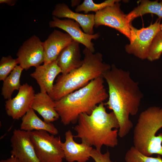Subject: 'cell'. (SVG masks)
<instances>
[{
	"label": "cell",
	"instance_id": "6da1fadb",
	"mask_svg": "<svg viewBox=\"0 0 162 162\" xmlns=\"http://www.w3.org/2000/svg\"><path fill=\"white\" fill-rule=\"evenodd\" d=\"M103 77L108 87V100L104 105L115 114L119 124L118 136L123 138L133 127L129 116L137 113L143 94L138 82L131 78L129 72L114 64Z\"/></svg>",
	"mask_w": 162,
	"mask_h": 162
},
{
	"label": "cell",
	"instance_id": "7a4b0ae2",
	"mask_svg": "<svg viewBox=\"0 0 162 162\" xmlns=\"http://www.w3.org/2000/svg\"><path fill=\"white\" fill-rule=\"evenodd\" d=\"M104 102L98 105L90 114H81L74 128L75 138L101 150L103 146L113 148L118 144L119 124L112 112H107Z\"/></svg>",
	"mask_w": 162,
	"mask_h": 162
},
{
	"label": "cell",
	"instance_id": "3957f363",
	"mask_svg": "<svg viewBox=\"0 0 162 162\" xmlns=\"http://www.w3.org/2000/svg\"><path fill=\"white\" fill-rule=\"evenodd\" d=\"M103 76L55 101V109L61 122L67 125L77 122L82 113L90 114L99 104L108 98Z\"/></svg>",
	"mask_w": 162,
	"mask_h": 162
},
{
	"label": "cell",
	"instance_id": "277c9868",
	"mask_svg": "<svg viewBox=\"0 0 162 162\" xmlns=\"http://www.w3.org/2000/svg\"><path fill=\"white\" fill-rule=\"evenodd\" d=\"M82 65L69 73L58 76L49 96L55 101L84 86L92 80L103 76L111 66L103 62L102 55L86 48L83 51Z\"/></svg>",
	"mask_w": 162,
	"mask_h": 162
},
{
	"label": "cell",
	"instance_id": "5b68a950",
	"mask_svg": "<svg viewBox=\"0 0 162 162\" xmlns=\"http://www.w3.org/2000/svg\"><path fill=\"white\" fill-rule=\"evenodd\" d=\"M162 107L152 106L140 113L133 131L134 146L143 154L162 156Z\"/></svg>",
	"mask_w": 162,
	"mask_h": 162
},
{
	"label": "cell",
	"instance_id": "8992f818",
	"mask_svg": "<svg viewBox=\"0 0 162 162\" xmlns=\"http://www.w3.org/2000/svg\"><path fill=\"white\" fill-rule=\"evenodd\" d=\"M30 137L40 162H62L64 156L60 137L44 130L30 132Z\"/></svg>",
	"mask_w": 162,
	"mask_h": 162
},
{
	"label": "cell",
	"instance_id": "52a82bcc",
	"mask_svg": "<svg viewBox=\"0 0 162 162\" xmlns=\"http://www.w3.org/2000/svg\"><path fill=\"white\" fill-rule=\"evenodd\" d=\"M160 20L159 18L153 24L140 29L131 24L130 43L125 46L126 52L141 59H147L152 41L160 31Z\"/></svg>",
	"mask_w": 162,
	"mask_h": 162
},
{
	"label": "cell",
	"instance_id": "ba28073f",
	"mask_svg": "<svg viewBox=\"0 0 162 162\" xmlns=\"http://www.w3.org/2000/svg\"><path fill=\"white\" fill-rule=\"evenodd\" d=\"M120 1L95 13L94 26L97 28L103 25L114 28L125 35L130 40L131 23L128 22L126 15L121 10Z\"/></svg>",
	"mask_w": 162,
	"mask_h": 162
},
{
	"label": "cell",
	"instance_id": "9c48e42d",
	"mask_svg": "<svg viewBox=\"0 0 162 162\" xmlns=\"http://www.w3.org/2000/svg\"><path fill=\"white\" fill-rule=\"evenodd\" d=\"M16 56L18 64L23 70L41 65L44 60L43 42L37 35H32L23 42Z\"/></svg>",
	"mask_w": 162,
	"mask_h": 162
},
{
	"label": "cell",
	"instance_id": "30bf717a",
	"mask_svg": "<svg viewBox=\"0 0 162 162\" xmlns=\"http://www.w3.org/2000/svg\"><path fill=\"white\" fill-rule=\"evenodd\" d=\"M11 156L20 162H40L30 137V132L14 129L10 139Z\"/></svg>",
	"mask_w": 162,
	"mask_h": 162
},
{
	"label": "cell",
	"instance_id": "8fae6325",
	"mask_svg": "<svg viewBox=\"0 0 162 162\" xmlns=\"http://www.w3.org/2000/svg\"><path fill=\"white\" fill-rule=\"evenodd\" d=\"M35 94L31 86L27 83L21 85L16 96L5 101L7 115L14 120L22 118L32 108Z\"/></svg>",
	"mask_w": 162,
	"mask_h": 162
},
{
	"label": "cell",
	"instance_id": "7c38bea8",
	"mask_svg": "<svg viewBox=\"0 0 162 162\" xmlns=\"http://www.w3.org/2000/svg\"><path fill=\"white\" fill-rule=\"evenodd\" d=\"M50 28L57 27L66 32L73 40L85 46L86 48L93 53L95 51L94 44L92 40H96L100 36L99 33L90 35L85 33L80 28V25L77 22L70 19L61 20L53 16L52 20L49 22Z\"/></svg>",
	"mask_w": 162,
	"mask_h": 162
},
{
	"label": "cell",
	"instance_id": "4fadbf2b",
	"mask_svg": "<svg viewBox=\"0 0 162 162\" xmlns=\"http://www.w3.org/2000/svg\"><path fill=\"white\" fill-rule=\"evenodd\" d=\"M64 135L65 141L62 143V148L66 160L68 162H86L88 160L92 147L82 142H76L70 130L66 131Z\"/></svg>",
	"mask_w": 162,
	"mask_h": 162
},
{
	"label": "cell",
	"instance_id": "5bb4252c",
	"mask_svg": "<svg viewBox=\"0 0 162 162\" xmlns=\"http://www.w3.org/2000/svg\"><path fill=\"white\" fill-rule=\"evenodd\" d=\"M73 40L67 33L54 29L43 42L44 64L56 61L62 50Z\"/></svg>",
	"mask_w": 162,
	"mask_h": 162
},
{
	"label": "cell",
	"instance_id": "9a60e30c",
	"mask_svg": "<svg viewBox=\"0 0 162 162\" xmlns=\"http://www.w3.org/2000/svg\"><path fill=\"white\" fill-rule=\"evenodd\" d=\"M52 15L59 19L68 18L78 22L83 32L89 34H94L95 14H83L74 12L64 3L56 4Z\"/></svg>",
	"mask_w": 162,
	"mask_h": 162
},
{
	"label": "cell",
	"instance_id": "2e32d148",
	"mask_svg": "<svg viewBox=\"0 0 162 162\" xmlns=\"http://www.w3.org/2000/svg\"><path fill=\"white\" fill-rule=\"evenodd\" d=\"M35 68L30 76L36 80L40 92L50 94L53 87L55 79L62 73L56 60L47 64H44Z\"/></svg>",
	"mask_w": 162,
	"mask_h": 162
},
{
	"label": "cell",
	"instance_id": "e0dca14e",
	"mask_svg": "<svg viewBox=\"0 0 162 162\" xmlns=\"http://www.w3.org/2000/svg\"><path fill=\"white\" fill-rule=\"evenodd\" d=\"M79 43L73 40L60 52L56 61L62 71V74H68L82 64L83 60Z\"/></svg>",
	"mask_w": 162,
	"mask_h": 162
},
{
	"label": "cell",
	"instance_id": "ac0fdd59",
	"mask_svg": "<svg viewBox=\"0 0 162 162\" xmlns=\"http://www.w3.org/2000/svg\"><path fill=\"white\" fill-rule=\"evenodd\" d=\"M55 106V101L48 94L40 92L35 94L32 108L43 117L44 121L52 123L59 118Z\"/></svg>",
	"mask_w": 162,
	"mask_h": 162
},
{
	"label": "cell",
	"instance_id": "d6986e66",
	"mask_svg": "<svg viewBox=\"0 0 162 162\" xmlns=\"http://www.w3.org/2000/svg\"><path fill=\"white\" fill-rule=\"evenodd\" d=\"M20 129L30 132L44 130L54 135L58 133V129L52 123H48L42 120L32 108L22 117Z\"/></svg>",
	"mask_w": 162,
	"mask_h": 162
},
{
	"label": "cell",
	"instance_id": "ffe728a7",
	"mask_svg": "<svg viewBox=\"0 0 162 162\" xmlns=\"http://www.w3.org/2000/svg\"><path fill=\"white\" fill-rule=\"evenodd\" d=\"M23 70L19 65H17L3 81L1 94L4 99L7 100L11 98L14 91L20 89L21 85L20 79Z\"/></svg>",
	"mask_w": 162,
	"mask_h": 162
},
{
	"label": "cell",
	"instance_id": "44dd1931",
	"mask_svg": "<svg viewBox=\"0 0 162 162\" xmlns=\"http://www.w3.org/2000/svg\"><path fill=\"white\" fill-rule=\"evenodd\" d=\"M140 4L133 10L126 15L128 22L131 23L135 18L147 14H156L162 10V1H154L147 0H140Z\"/></svg>",
	"mask_w": 162,
	"mask_h": 162
},
{
	"label": "cell",
	"instance_id": "7402d4cb",
	"mask_svg": "<svg viewBox=\"0 0 162 162\" xmlns=\"http://www.w3.org/2000/svg\"><path fill=\"white\" fill-rule=\"evenodd\" d=\"M118 1L107 0L100 3H95L92 0H84L82 4L77 6L75 11L78 13L83 11L86 14L91 11L96 13L106 7L113 5Z\"/></svg>",
	"mask_w": 162,
	"mask_h": 162
},
{
	"label": "cell",
	"instance_id": "603a6c76",
	"mask_svg": "<svg viewBox=\"0 0 162 162\" xmlns=\"http://www.w3.org/2000/svg\"><path fill=\"white\" fill-rule=\"evenodd\" d=\"M125 162H162L161 156L156 157L145 155L139 152L133 146L128 150L124 157Z\"/></svg>",
	"mask_w": 162,
	"mask_h": 162
},
{
	"label": "cell",
	"instance_id": "cb8c5ba5",
	"mask_svg": "<svg viewBox=\"0 0 162 162\" xmlns=\"http://www.w3.org/2000/svg\"><path fill=\"white\" fill-rule=\"evenodd\" d=\"M18 64L16 58L10 55L2 56L0 61V80L3 81Z\"/></svg>",
	"mask_w": 162,
	"mask_h": 162
},
{
	"label": "cell",
	"instance_id": "d4e9b609",
	"mask_svg": "<svg viewBox=\"0 0 162 162\" xmlns=\"http://www.w3.org/2000/svg\"><path fill=\"white\" fill-rule=\"evenodd\" d=\"M162 54V31H160L153 39L150 47L147 59L153 61L159 59Z\"/></svg>",
	"mask_w": 162,
	"mask_h": 162
},
{
	"label": "cell",
	"instance_id": "484cf974",
	"mask_svg": "<svg viewBox=\"0 0 162 162\" xmlns=\"http://www.w3.org/2000/svg\"><path fill=\"white\" fill-rule=\"evenodd\" d=\"M90 156L95 162H116L111 160L110 153L108 150L104 153H102L101 150L93 148Z\"/></svg>",
	"mask_w": 162,
	"mask_h": 162
},
{
	"label": "cell",
	"instance_id": "4316f807",
	"mask_svg": "<svg viewBox=\"0 0 162 162\" xmlns=\"http://www.w3.org/2000/svg\"><path fill=\"white\" fill-rule=\"evenodd\" d=\"M16 0H0V3H5L10 6H13L16 3Z\"/></svg>",
	"mask_w": 162,
	"mask_h": 162
},
{
	"label": "cell",
	"instance_id": "83f0119b",
	"mask_svg": "<svg viewBox=\"0 0 162 162\" xmlns=\"http://www.w3.org/2000/svg\"><path fill=\"white\" fill-rule=\"evenodd\" d=\"M0 162H20L14 157L11 156L10 157L5 159L2 160Z\"/></svg>",
	"mask_w": 162,
	"mask_h": 162
},
{
	"label": "cell",
	"instance_id": "f1b7e54d",
	"mask_svg": "<svg viewBox=\"0 0 162 162\" xmlns=\"http://www.w3.org/2000/svg\"><path fill=\"white\" fill-rule=\"evenodd\" d=\"M80 2V0H71V4L72 7H74L78 5V6Z\"/></svg>",
	"mask_w": 162,
	"mask_h": 162
},
{
	"label": "cell",
	"instance_id": "f546056e",
	"mask_svg": "<svg viewBox=\"0 0 162 162\" xmlns=\"http://www.w3.org/2000/svg\"><path fill=\"white\" fill-rule=\"evenodd\" d=\"M156 15L158 16L159 18H162V10L157 13Z\"/></svg>",
	"mask_w": 162,
	"mask_h": 162
},
{
	"label": "cell",
	"instance_id": "4dcf8cb0",
	"mask_svg": "<svg viewBox=\"0 0 162 162\" xmlns=\"http://www.w3.org/2000/svg\"><path fill=\"white\" fill-rule=\"evenodd\" d=\"M160 30L162 31V22L160 24Z\"/></svg>",
	"mask_w": 162,
	"mask_h": 162
}]
</instances>
